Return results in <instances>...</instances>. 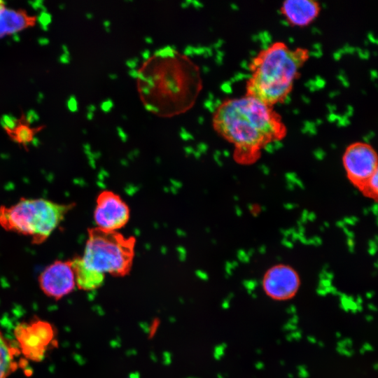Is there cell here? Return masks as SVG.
Masks as SVG:
<instances>
[{
    "instance_id": "9a60e30c",
    "label": "cell",
    "mask_w": 378,
    "mask_h": 378,
    "mask_svg": "<svg viewBox=\"0 0 378 378\" xmlns=\"http://www.w3.org/2000/svg\"><path fill=\"white\" fill-rule=\"evenodd\" d=\"M377 174H373L361 190L368 197H376L377 195Z\"/></svg>"
},
{
    "instance_id": "6da1fadb",
    "label": "cell",
    "mask_w": 378,
    "mask_h": 378,
    "mask_svg": "<svg viewBox=\"0 0 378 378\" xmlns=\"http://www.w3.org/2000/svg\"><path fill=\"white\" fill-rule=\"evenodd\" d=\"M214 124L217 131L234 144V158L241 163L255 161L264 148L282 140L287 134L286 126L274 107L246 94L220 104Z\"/></svg>"
},
{
    "instance_id": "1f68e13d",
    "label": "cell",
    "mask_w": 378,
    "mask_h": 378,
    "mask_svg": "<svg viewBox=\"0 0 378 378\" xmlns=\"http://www.w3.org/2000/svg\"><path fill=\"white\" fill-rule=\"evenodd\" d=\"M145 40L146 42L150 43L153 42V39L150 37H146Z\"/></svg>"
},
{
    "instance_id": "d6a6232c",
    "label": "cell",
    "mask_w": 378,
    "mask_h": 378,
    "mask_svg": "<svg viewBox=\"0 0 378 378\" xmlns=\"http://www.w3.org/2000/svg\"><path fill=\"white\" fill-rule=\"evenodd\" d=\"M86 16H87L88 18H92V14L87 13Z\"/></svg>"
},
{
    "instance_id": "e0dca14e",
    "label": "cell",
    "mask_w": 378,
    "mask_h": 378,
    "mask_svg": "<svg viewBox=\"0 0 378 378\" xmlns=\"http://www.w3.org/2000/svg\"><path fill=\"white\" fill-rule=\"evenodd\" d=\"M36 20L43 30H48L49 24L52 22V15L47 11H41Z\"/></svg>"
},
{
    "instance_id": "603a6c76",
    "label": "cell",
    "mask_w": 378,
    "mask_h": 378,
    "mask_svg": "<svg viewBox=\"0 0 378 378\" xmlns=\"http://www.w3.org/2000/svg\"><path fill=\"white\" fill-rule=\"evenodd\" d=\"M137 60L138 59L136 58L130 59L126 62V64L131 69H134L136 66Z\"/></svg>"
},
{
    "instance_id": "52a82bcc",
    "label": "cell",
    "mask_w": 378,
    "mask_h": 378,
    "mask_svg": "<svg viewBox=\"0 0 378 378\" xmlns=\"http://www.w3.org/2000/svg\"><path fill=\"white\" fill-rule=\"evenodd\" d=\"M93 216L97 227L117 231L129 221L130 210L120 195L111 190H104L97 197Z\"/></svg>"
},
{
    "instance_id": "cb8c5ba5",
    "label": "cell",
    "mask_w": 378,
    "mask_h": 378,
    "mask_svg": "<svg viewBox=\"0 0 378 378\" xmlns=\"http://www.w3.org/2000/svg\"><path fill=\"white\" fill-rule=\"evenodd\" d=\"M38 42L41 46H46L48 44L49 40L47 38L41 37L38 38Z\"/></svg>"
},
{
    "instance_id": "7c38bea8",
    "label": "cell",
    "mask_w": 378,
    "mask_h": 378,
    "mask_svg": "<svg viewBox=\"0 0 378 378\" xmlns=\"http://www.w3.org/2000/svg\"><path fill=\"white\" fill-rule=\"evenodd\" d=\"M74 270L76 286L82 290H90L100 286L104 281V275L88 267L81 257L70 260Z\"/></svg>"
},
{
    "instance_id": "277c9868",
    "label": "cell",
    "mask_w": 378,
    "mask_h": 378,
    "mask_svg": "<svg viewBox=\"0 0 378 378\" xmlns=\"http://www.w3.org/2000/svg\"><path fill=\"white\" fill-rule=\"evenodd\" d=\"M88 237L81 257L90 269L105 276H122L132 268L136 239L117 231H106L97 227L88 230Z\"/></svg>"
},
{
    "instance_id": "7402d4cb",
    "label": "cell",
    "mask_w": 378,
    "mask_h": 378,
    "mask_svg": "<svg viewBox=\"0 0 378 378\" xmlns=\"http://www.w3.org/2000/svg\"><path fill=\"white\" fill-rule=\"evenodd\" d=\"M113 102L111 100H106L102 102L101 104V108L104 112H108L111 110L113 106Z\"/></svg>"
},
{
    "instance_id": "ba28073f",
    "label": "cell",
    "mask_w": 378,
    "mask_h": 378,
    "mask_svg": "<svg viewBox=\"0 0 378 378\" xmlns=\"http://www.w3.org/2000/svg\"><path fill=\"white\" fill-rule=\"evenodd\" d=\"M41 290L48 297L59 300L76 286L70 260H56L46 267L38 276Z\"/></svg>"
},
{
    "instance_id": "d6986e66",
    "label": "cell",
    "mask_w": 378,
    "mask_h": 378,
    "mask_svg": "<svg viewBox=\"0 0 378 378\" xmlns=\"http://www.w3.org/2000/svg\"><path fill=\"white\" fill-rule=\"evenodd\" d=\"M68 109L71 112H76L78 110V102L76 98L71 95L69 97L66 102Z\"/></svg>"
},
{
    "instance_id": "83f0119b",
    "label": "cell",
    "mask_w": 378,
    "mask_h": 378,
    "mask_svg": "<svg viewBox=\"0 0 378 378\" xmlns=\"http://www.w3.org/2000/svg\"><path fill=\"white\" fill-rule=\"evenodd\" d=\"M13 40L15 41H20V36L18 34H15L13 35Z\"/></svg>"
},
{
    "instance_id": "4dcf8cb0",
    "label": "cell",
    "mask_w": 378,
    "mask_h": 378,
    "mask_svg": "<svg viewBox=\"0 0 378 378\" xmlns=\"http://www.w3.org/2000/svg\"><path fill=\"white\" fill-rule=\"evenodd\" d=\"M104 27H105L106 28H108V27L110 26V22H108V21H105V22H104Z\"/></svg>"
},
{
    "instance_id": "3957f363",
    "label": "cell",
    "mask_w": 378,
    "mask_h": 378,
    "mask_svg": "<svg viewBox=\"0 0 378 378\" xmlns=\"http://www.w3.org/2000/svg\"><path fill=\"white\" fill-rule=\"evenodd\" d=\"M75 204H59L43 198H22L10 206H0V225L6 230L44 242Z\"/></svg>"
},
{
    "instance_id": "7a4b0ae2",
    "label": "cell",
    "mask_w": 378,
    "mask_h": 378,
    "mask_svg": "<svg viewBox=\"0 0 378 378\" xmlns=\"http://www.w3.org/2000/svg\"><path fill=\"white\" fill-rule=\"evenodd\" d=\"M309 56L307 49L292 48L282 41L260 50L248 66L246 95L272 107L284 102Z\"/></svg>"
},
{
    "instance_id": "5b68a950",
    "label": "cell",
    "mask_w": 378,
    "mask_h": 378,
    "mask_svg": "<svg viewBox=\"0 0 378 378\" xmlns=\"http://www.w3.org/2000/svg\"><path fill=\"white\" fill-rule=\"evenodd\" d=\"M24 356L31 360H41L55 337L52 325L42 320L19 324L14 330Z\"/></svg>"
},
{
    "instance_id": "8fae6325",
    "label": "cell",
    "mask_w": 378,
    "mask_h": 378,
    "mask_svg": "<svg viewBox=\"0 0 378 378\" xmlns=\"http://www.w3.org/2000/svg\"><path fill=\"white\" fill-rule=\"evenodd\" d=\"M32 20L24 12L6 8L0 5V38L18 34L32 23Z\"/></svg>"
},
{
    "instance_id": "8992f818",
    "label": "cell",
    "mask_w": 378,
    "mask_h": 378,
    "mask_svg": "<svg viewBox=\"0 0 378 378\" xmlns=\"http://www.w3.org/2000/svg\"><path fill=\"white\" fill-rule=\"evenodd\" d=\"M343 164L349 179L360 190L377 172V155L369 144L354 142L346 148Z\"/></svg>"
},
{
    "instance_id": "30bf717a",
    "label": "cell",
    "mask_w": 378,
    "mask_h": 378,
    "mask_svg": "<svg viewBox=\"0 0 378 378\" xmlns=\"http://www.w3.org/2000/svg\"><path fill=\"white\" fill-rule=\"evenodd\" d=\"M321 10V4L313 0H287L280 8L287 22L299 27L310 24L318 16Z\"/></svg>"
},
{
    "instance_id": "f1b7e54d",
    "label": "cell",
    "mask_w": 378,
    "mask_h": 378,
    "mask_svg": "<svg viewBox=\"0 0 378 378\" xmlns=\"http://www.w3.org/2000/svg\"><path fill=\"white\" fill-rule=\"evenodd\" d=\"M92 117H93V113L88 112V113H87L88 119L91 120L92 118Z\"/></svg>"
},
{
    "instance_id": "484cf974",
    "label": "cell",
    "mask_w": 378,
    "mask_h": 378,
    "mask_svg": "<svg viewBox=\"0 0 378 378\" xmlns=\"http://www.w3.org/2000/svg\"><path fill=\"white\" fill-rule=\"evenodd\" d=\"M150 52L148 50H144L142 52V57H144L145 59H147L149 57Z\"/></svg>"
},
{
    "instance_id": "44dd1931",
    "label": "cell",
    "mask_w": 378,
    "mask_h": 378,
    "mask_svg": "<svg viewBox=\"0 0 378 378\" xmlns=\"http://www.w3.org/2000/svg\"><path fill=\"white\" fill-rule=\"evenodd\" d=\"M31 6L36 10L40 9L41 11L46 10L42 1H34L29 2ZM40 11V12H41Z\"/></svg>"
},
{
    "instance_id": "d4e9b609",
    "label": "cell",
    "mask_w": 378,
    "mask_h": 378,
    "mask_svg": "<svg viewBox=\"0 0 378 378\" xmlns=\"http://www.w3.org/2000/svg\"><path fill=\"white\" fill-rule=\"evenodd\" d=\"M129 74L133 78H138L139 72L135 69H132L129 71Z\"/></svg>"
},
{
    "instance_id": "ffe728a7",
    "label": "cell",
    "mask_w": 378,
    "mask_h": 378,
    "mask_svg": "<svg viewBox=\"0 0 378 378\" xmlns=\"http://www.w3.org/2000/svg\"><path fill=\"white\" fill-rule=\"evenodd\" d=\"M62 50L63 52L59 57V61L62 64H68L70 62V53L66 46H62Z\"/></svg>"
},
{
    "instance_id": "4fadbf2b",
    "label": "cell",
    "mask_w": 378,
    "mask_h": 378,
    "mask_svg": "<svg viewBox=\"0 0 378 378\" xmlns=\"http://www.w3.org/2000/svg\"><path fill=\"white\" fill-rule=\"evenodd\" d=\"M15 365L14 349L0 332V378H8Z\"/></svg>"
},
{
    "instance_id": "f546056e",
    "label": "cell",
    "mask_w": 378,
    "mask_h": 378,
    "mask_svg": "<svg viewBox=\"0 0 378 378\" xmlns=\"http://www.w3.org/2000/svg\"><path fill=\"white\" fill-rule=\"evenodd\" d=\"M43 94L39 93V94H38V98H37V101H38V102H41L42 99H43Z\"/></svg>"
},
{
    "instance_id": "9c48e42d",
    "label": "cell",
    "mask_w": 378,
    "mask_h": 378,
    "mask_svg": "<svg viewBox=\"0 0 378 378\" xmlns=\"http://www.w3.org/2000/svg\"><path fill=\"white\" fill-rule=\"evenodd\" d=\"M262 288L270 298L287 300L295 296L300 288V277L296 271L286 265H276L270 268L262 279Z\"/></svg>"
},
{
    "instance_id": "ac0fdd59",
    "label": "cell",
    "mask_w": 378,
    "mask_h": 378,
    "mask_svg": "<svg viewBox=\"0 0 378 378\" xmlns=\"http://www.w3.org/2000/svg\"><path fill=\"white\" fill-rule=\"evenodd\" d=\"M38 120V114L33 109L29 110L25 114V121L28 125H32Z\"/></svg>"
},
{
    "instance_id": "2e32d148",
    "label": "cell",
    "mask_w": 378,
    "mask_h": 378,
    "mask_svg": "<svg viewBox=\"0 0 378 378\" xmlns=\"http://www.w3.org/2000/svg\"><path fill=\"white\" fill-rule=\"evenodd\" d=\"M0 124L4 130L13 132L18 126V120L13 115L5 114L1 118Z\"/></svg>"
},
{
    "instance_id": "4316f807",
    "label": "cell",
    "mask_w": 378,
    "mask_h": 378,
    "mask_svg": "<svg viewBox=\"0 0 378 378\" xmlns=\"http://www.w3.org/2000/svg\"><path fill=\"white\" fill-rule=\"evenodd\" d=\"M88 112L94 113L95 110V106L94 105H90L88 107Z\"/></svg>"
},
{
    "instance_id": "5bb4252c",
    "label": "cell",
    "mask_w": 378,
    "mask_h": 378,
    "mask_svg": "<svg viewBox=\"0 0 378 378\" xmlns=\"http://www.w3.org/2000/svg\"><path fill=\"white\" fill-rule=\"evenodd\" d=\"M13 133V139L23 145L29 144L34 137L32 130L25 125H18Z\"/></svg>"
}]
</instances>
